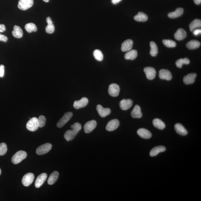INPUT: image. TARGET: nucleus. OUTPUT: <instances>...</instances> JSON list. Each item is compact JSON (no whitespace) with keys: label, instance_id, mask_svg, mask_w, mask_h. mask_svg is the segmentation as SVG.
<instances>
[{"label":"nucleus","instance_id":"obj_1","mask_svg":"<svg viewBox=\"0 0 201 201\" xmlns=\"http://www.w3.org/2000/svg\"><path fill=\"white\" fill-rule=\"evenodd\" d=\"M70 127L72 130H67L64 135L65 138L67 141L73 140L82 128L81 125L79 123H75Z\"/></svg>","mask_w":201,"mask_h":201},{"label":"nucleus","instance_id":"obj_2","mask_svg":"<svg viewBox=\"0 0 201 201\" xmlns=\"http://www.w3.org/2000/svg\"><path fill=\"white\" fill-rule=\"evenodd\" d=\"M27 156L26 152L23 151H18L12 158V162L14 164H18L23 160L25 159Z\"/></svg>","mask_w":201,"mask_h":201},{"label":"nucleus","instance_id":"obj_3","mask_svg":"<svg viewBox=\"0 0 201 201\" xmlns=\"http://www.w3.org/2000/svg\"><path fill=\"white\" fill-rule=\"evenodd\" d=\"M26 128L29 131H35L39 128L38 120L36 117H32L29 120L26 125Z\"/></svg>","mask_w":201,"mask_h":201},{"label":"nucleus","instance_id":"obj_4","mask_svg":"<svg viewBox=\"0 0 201 201\" xmlns=\"http://www.w3.org/2000/svg\"><path fill=\"white\" fill-rule=\"evenodd\" d=\"M73 115V113L71 112H68L65 113L57 124V126L59 128H62L71 119Z\"/></svg>","mask_w":201,"mask_h":201},{"label":"nucleus","instance_id":"obj_5","mask_svg":"<svg viewBox=\"0 0 201 201\" xmlns=\"http://www.w3.org/2000/svg\"><path fill=\"white\" fill-rule=\"evenodd\" d=\"M33 3V0H19L18 7L20 10L25 11L32 7Z\"/></svg>","mask_w":201,"mask_h":201},{"label":"nucleus","instance_id":"obj_6","mask_svg":"<svg viewBox=\"0 0 201 201\" xmlns=\"http://www.w3.org/2000/svg\"><path fill=\"white\" fill-rule=\"evenodd\" d=\"M52 145L50 143H46L39 146L36 150V154L41 155L47 153L52 148Z\"/></svg>","mask_w":201,"mask_h":201},{"label":"nucleus","instance_id":"obj_7","mask_svg":"<svg viewBox=\"0 0 201 201\" xmlns=\"http://www.w3.org/2000/svg\"><path fill=\"white\" fill-rule=\"evenodd\" d=\"M34 176L33 173H28L24 175L22 180V183L24 186L28 187L33 182Z\"/></svg>","mask_w":201,"mask_h":201},{"label":"nucleus","instance_id":"obj_8","mask_svg":"<svg viewBox=\"0 0 201 201\" xmlns=\"http://www.w3.org/2000/svg\"><path fill=\"white\" fill-rule=\"evenodd\" d=\"M120 88L119 86L116 84L110 85L109 88V93L113 97H117L119 95Z\"/></svg>","mask_w":201,"mask_h":201},{"label":"nucleus","instance_id":"obj_9","mask_svg":"<svg viewBox=\"0 0 201 201\" xmlns=\"http://www.w3.org/2000/svg\"><path fill=\"white\" fill-rule=\"evenodd\" d=\"M97 125V122L95 120H92L87 122L84 125V132L86 133H91L96 128Z\"/></svg>","mask_w":201,"mask_h":201},{"label":"nucleus","instance_id":"obj_10","mask_svg":"<svg viewBox=\"0 0 201 201\" xmlns=\"http://www.w3.org/2000/svg\"><path fill=\"white\" fill-rule=\"evenodd\" d=\"M144 71L145 73L146 77L148 80H153L155 78L156 72L155 69L152 67H146L144 68Z\"/></svg>","mask_w":201,"mask_h":201},{"label":"nucleus","instance_id":"obj_11","mask_svg":"<svg viewBox=\"0 0 201 201\" xmlns=\"http://www.w3.org/2000/svg\"><path fill=\"white\" fill-rule=\"evenodd\" d=\"M120 125L119 121L117 119H114L110 120L108 123L106 127V129L108 131H113L116 130Z\"/></svg>","mask_w":201,"mask_h":201},{"label":"nucleus","instance_id":"obj_12","mask_svg":"<svg viewBox=\"0 0 201 201\" xmlns=\"http://www.w3.org/2000/svg\"><path fill=\"white\" fill-rule=\"evenodd\" d=\"M88 103V100L87 98L83 97L80 100L75 101L74 102L73 106L75 109H79L85 107Z\"/></svg>","mask_w":201,"mask_h":201},{"label":"nucleus","instance_id":"obj_13","mask_svg":"<svg viewBox=\"0 0 201 201\" xmlns=\"http://www.w3.org/2000/svg\"><path fill=\"white\" fill-rule=\"evenodd\" d=\"M97 110L99 116L102 117H106L110 114L111 112V110L109 108H104L100 104L97 105Z\"/></svg>","mask_w":201,"mask_h":201},{"label":"nucleus","instance_id":"obj_14","mask_svg":"<svg viewBox=\"0 0 201 201\" xmlns=\"http://www.w3.org/2000/svg\"><path fill=\"white\" fill-rule=\"evenodd\" d=\"M160 78L163 80H170L172 79V75L170 72L167 69H163L159 72Z\"/></svg>","mask_w":201,"mask_h":201},{"label":"nucleus","instance_id":"obj_15","mask_svg":"<svg viewBox=\"0 0 201 201\" xmlns=\"http://www.w3.org/2000/svg\"><path fill=\"white\" fill-rule=\"evenodd\" d=\"M133 102L130 99H123L120 101V106L123 110H126L130 109L133 105Z\"/></svg>","mask_w":201,"mask_h":201},{"label":"nucleus","instance_id":"obj_16","mask_svg":"<svg viewBox=\"0 0 201 201\" xmlns=\"http://www.w3.org/2000/svg\"><path fill=\"white\" fill-rule=\"evenodd\" d=\"M47 174L45 173H43L37 177L35 180V186L36 188H39L43 184L47 178Z\"/></svg>","mask_w":201,"mask_h":201},{"label":"nucleus","instance_id":"obj_17","mask_svg":"<svg viewBox=\"0 0 201 201\" xmlns=\"http://www.w3.org/2000/svg\"><path fill=\"white\" fill-rule=\"evenodd\" d=\"M137 133L139 136L144 139H150L152 136L150 131L144 128L139 129L137 131Z\"/></svg>","mask_w":201,"mask_h":201},{"label":"nucleus","instance_id":"obj_18","mask_svg":"<svg viewBox=\"0 0 201 201\" xmlns=\"http://www.w3.org/2000/svg\"><path fill=\"white\" fill-rule=\"evenodd\" d=\"M196 76V74L195 73L188 74L184 78L183 82L186 85L193 84L195 82Z\"/></svg>","mask_w":201,"mask_h":201},{"label":"nucleus","instance_id":"obj_19","mask_svg":"<svg viewBox=\"0 0 201 201\" xmlns=\"http://www.w3.org/2000/svg\"><path fill=\"white\" fill-rule=\"evenodd\" d=\"M133 41L131 39H128L125 41L122 44L121 50L123 52H126L131 50L133 47Z\"/></svg>","mask_w":201,"mask_h":201},{"label":"nucleus","instance_id":"obj_20","mask_svg":"<svg viewBox=\"0 0 201 201\" xmlns=\"http://www.w3.org/2000/svg\"><path fill=\"white\" fill-rule=\"evenodd\" d=\"M175 129L177 133L180 135L186 136L188 134L187 130L183 126V125L180 123H177L175 125Z\"/></svg>","mask_w":201,"mask_h":201},{"label":"nucleus","instance_id":"obj_21","mask_svg":"<svg viewBox=\"0 0 201 201\" xmlns=\"http://www.w3.org/2000/svg\"><path fill=\"white\" fill-rule=\"evenodd\" d=\"M187 32L183 28L178 29L174 34L175 39L177 40L180 41L183 40L187 36Z\"/></svg>","mask_w":201,"mask_h":201},{"label":"nucleus","instance_id":"obj_22","mask_svg":"<svg viewBox=\"0 0 201 201\" xmlns=\"http://www.w3.org/2000/svg\"><path fill=\"white\" fill-rule=\"evenodd\" d=\"M166 147L163 146H157L154 147L151 150L150 152V155L152 157L157 155L160 153L162 152L166 151Z\"/></svg>","mask_w":201,"mask_h":201},{"label":"nucleus","instance_id":"obj_23","mask_svg":"<svg viewBox=\"0 0 201 201\" xmlns=\"http://www.w3.org/2000/svg\"><path fill=\"white\" fill-rule=\"evenodd\" d=\"M131 116L132 117L136 118H140L142 117V114L140 106L138 105H136L132 111Z\"/></svg>","mask_w":201,"mask_h":201},{"label":"nucleus","instance_id":"obj_24","mask_svg":"<svg viewBox=\"0 0 201 201\" xmlns=\"http://www.w3.org/2000/svg\"><path fill=\"white\" fill-rule=\"evenodd\" d=\"M46 21L48 24L46 28V32L48 34H52L54 32L55 27L53 23L52 20L50 17L46 18Z\"/></svg>","mask_w":201,"mask_h":201},{"label":"nucleus","instance_id":"obj_25","mask_svg":"<svg viewBox=\"0 0 201 201\" xmlns=\"http://www.w3.org/2000/svg\"><path fill=\"white\" fill-rule=\"evenodd\" d=\"M12 33L13 36L16 38H21L23 36V33L22 29L20 27L16 25L13 27V30Z\"/></svg>","mask_w":201,"mask_h":201},{"label":"nucleus","instance_id":"obj_26","mask_svg":"<svg viewBox=\"0 0 201 201\" xmlns=\"http://www.w3.org/2000/svg\"><path fill=\"white\" fill-rule=\"evenodd\" d=\"M184 11V10L183 8H177L175 11L168 13V16L171 18H178L183 14Z\"/></svg>","mask_w":201,"mask_h":201},{"label":"nucleus","instance_id":"obj_27","mask_svg":"<svg viewBox=\"0 0 201 201\" xmlns=\"http://www.w3.org/2000/svg\"><path fill=\"white\" fill-rule=\"evenodd\" d=\"M59 177V173L58 171H54L51 173L48 179L47 183L49 185L54 184L57 181Z\"/></svg>","mask_w":201,"mask_h":201},{"label":"nucleus","instance_id":"obj_28","mask_svg":"<svg viewBox=\"0 0 201 201\" xmlns=\"http://www.w3.org/2000/svg\"><path fill=\"white\" fill-rule=\"evenodd\" d=\"M200 43L196 40H192L187 43L186 46L187 48L190 50L196 49L200 47Z\"/></svg>","mask_w":201,"mask_h":201},{"label":"nucleus","instance_id":"obj_29","mask_svg":"<svg viewBox=\"0 0 201 201\" xmlns=\"http://www.w3.org/2000/svg\"><path fill=\"white\" fill-rule=\"evenodd\" d=\"M134 20L138 22H145L148 19V17L143 12H139L137 15L134 17Z\"/></svg>","mask_w":201,"mask_h":201},{"label":"nucleus","instance_id":"obj_30","mask_svg":"<svg viewBox=\"0 0 201 201\" xmlns=\"http://www.w3.org/2000/svg\"><path fill=\"white\" fill-rule=\"evenodd\" d=\"M153 124L156 128L159 130H163L166 128V125L162 120L159 118H155L153 121Z\"/></svg>","mask_w":201,"mask_h":201},{"label":"nucleus","instance_id":"obj_31","mask_svg":"<svg viewBox=\"0 0 201 201\" xmlns=\"http://www.w3.org/2000/svg\"><path fill=\"white\" fill-rule=\"evenodd\" d=\"M137 56V51L135 50H133L127 52L125 55V58L126 60H133L136 59Z\"/></svg>","mask_w":201,"mask_h":201},{"label":"nucleus","instance_id":"obj_32","mask_svg":"<svg viewBox=\"0 0 201 201\" xmlns=\"http://www.w3.org/2000/svg\"><path fill=\"white\" fill-rule=\"evenodd\" d=\"M151 50L150 54L151 56L155 57L158 53V48L157 45L154 42H151L150 43Z\"/></svg>","mask_w":201,"mask_h":201},{"label":"nucleus","instance_id":"obj_33","mask_svg":"<svg viewBox=\"0 0 201 201\" xmlns=\"http://www.w3.org/2000/svg\"><path fill=\"white\" fill-rule=\"evenodd\" d=\"M201 27V20L199 19H195L191 22L189 25L190 30L191 32L198 27Z\"/></svg>","mask_w":201,"mask_h":201},{"label":"nucleus","instance_id":"obj_34","mask_svg":"<svg viewBox=\"0 0 201 201\" xmlns=\"http://www.w3.org/2000/svg\"><path fill=\"white\" fill-rule=\"evenodd\" d=\"M25 28L27 32L29 33H31L33 32H37V30L36 26L35 24L32 23L27 24L25 25Z\"/></svg>","mask_w":201,"mask_h":201},{"label":"nucleus","instance_id":"obj_35","mask_svg":"<svg viewBox=\"0 0 201 201\" xmlns=\"http://www.w3.org/2000/svg\"><path fill=\"white\" fill-rule=\"evenodd\" d=\"M190 63V60L188 58H185L184 59H180L177 60L176 62V64L178 68H181L183 65H188Z\"/></svg>","mask_w":201,"mask_h":201},{"label":"nucleus","instance_id":"obj_36","mask_svg":"<svg viewBox=\"0 0 201 201\" xmlns=\"http://www.w3.org/2000/svg\"><path fill=\"white\" fill-rule=\"evenodd\" d=\"M93 55L95 59L99 61H101L103 59V54L100 50H96L94 51Z\"/></svg>","mask_w":201,"mask_h":201},{"label":"nucleus","instance_id":"obj_37","mask_svg":"<svg viewBox=\"0 0 201 201\" xmlns=\"http://www.w3.org/2000/svg\"><path fill=\"white\" fill-rule=\"evenodd\" d=\"M162 42L163 44L167 47H175L177 45L176 42L173 40H170V39H164L162 41Z\"/></svg>","mask_w":201,"mask_h":201},{"label":"nucleus","instance_id":"obj_38","mask_svg":"<svg viewBox=\"0 0 201 201\" xmlns=\"http://www.w3.org/2000/svg\"><path fill=\"white\" fill-rule=\"evenodd\" d=\"M7 151V147L6 143H2L0 144V156L5 155Z\"/></svg>","mask_w":201,"mask_h":201},{"label":"nucleus","instance_id":"obj_39","mask_svg":"<svg viewBox=\"0 0 201 201\" xmlns=\"http://www.w3.org/2000/svg\"><path fill=\"white\" fill-rule=\"evenodd\" d=\"M38 120L39 127L42 128L45 125L46 122V118L43 116H40L38 118Z\"/></svg>","mask_w":201,"mask_h":201},{"label":"nucleus","instance_id":"obj_40","mask_svg":"<svg viewBox=\"0 0 201 201\" xmlns=\"http://www.w3.org/2000/svg\"><path fill=\"white\" fill-rule=\"evenodd\" d=\"M5 73V66L3 65H0V78H3Z\"/></svg>","mask_w":201,"mask_h":201},{"label":"nucleus","instance_id":"obj_41","mask_svg":"<svg viewBox=\"0 0 201 201\" xmlns=\"http://www.w3.org/2000/svg\"><path fill=\"white\" fill-rule=\"evenodd\" d=\"M8 37L6 36L0 34V41L6 42L8 41Z\"/></svg>","mask_w":201,"mask_h":201},{"label":"nucleus","instance_id":"obj_42","mask_svg":"<svg viewBox=\"0 0 201 201\" xmlns=\"http://www.w3.org/2000/svg\"><path fill=\"white\" fill-rule=\"evenodd\" d=\"M193 33L194 35L195 36L199 35L201 33V29H196V30H193Z\"/></svg>","mask_w":201,"mask_h":201},{"label":"nucleus","instance_id":"obj_43","mask_svg":"<svg viewBox=\"0 0 201 201\" xmlns=\"http://www.w3.org/2000/svg\"><path fill=\"white\" fill-rule=\"evenodd\" d=\"M6 31V27L4 24H0V32H3Z\"/></svg>","mask_w":201,"mask_h":201},{"label":"nucleus","instance_id":"obj_44","mask_svg":"<svg viewBox=\"0 0 201 201\" xmlns=\"http://www.w3.org/2000/svg\"><path fill=\"white\" fill-rule=\"evenodd\" d=\"M122 0H111L112 3L114 4H116L119 3Z\"/></svg>","mask_w":201,"mask_h":201},{"label":"nucleus","instance_id":"obj_45","mask_svg":"<svg viewBox=\"0 0 201 201\" xmlns=\"http://www.w3.org/2000/svg\"><path fill=\"white\" fill-rule=\"evenodd\" d=\"M194 1L196 5H200L201 3V0H194Z\"/></svg>","mask_w":201,"mask_h":201},{"label":"nucleus","instance_id":"obj_46","mask_svg":"<svg viewBox=\"0 0 201 201\" xmlns=\"http://www.w3.org/2000/svg\"><path fill=\"white\" fill-rule=\"evenodd\" d=\"M43 1L45 2H48L49 1V0H43Z\"/></svg>","mask_w":201,"mask_h":201},{"label":"nucleus","instance_id":"obj_47","mask_svg":"<svg viewBox=\"0 0 201 201\" xmlns=\"http://www.w3.org/2000/svg\"><path fill=\"white\" fill-rule=\"evenodd\" d=\"M1 172H2L1 170V168H0V176H1Z\"/></svg>","mask_w":201,"mask_h":201}]
</instances>
